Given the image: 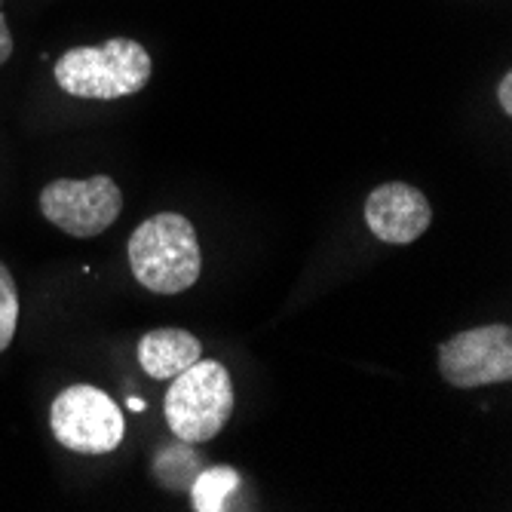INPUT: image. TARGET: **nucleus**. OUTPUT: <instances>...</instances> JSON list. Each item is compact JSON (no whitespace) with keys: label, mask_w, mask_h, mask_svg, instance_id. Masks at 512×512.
<instances>
[{"label":"nucleus","mask_w":512,"mask_h":512,"mask_svg":"<svg viewBox=\"0 0 512 512\" xmlns=\"http://www.w3.org/2000/svg\"><path fill=\"white\" fill-rule=\"evenodd\" d=\"M240 488V473L234 467H209L194 476L191 497L197 512H221L227 509V500Z\"/></svg>","instance_id":"9"},{"label":"nucleus","mask_w":512,"mask_h":512,"mask_svg":"<svg viewBox=\"0 0 512 512\" xmlns=\"http://www.w3.org/2000/svg\"><path fill=\"white\" fill-rule=\"evenodd\" d=\"M203 359V344L188 329H154L138 341V365L154 381H172Z\"/></svg>","instance_id":"8"},{"label":"nucleus","mask_w":512,"mask_h":512,"mask_svg":"<svg viewBox=\"0 0 512 512\" xmlns=\"http://www.w3.org/2000/svg\"><path fill=\"white\" fill-rule=\"evenodd\" d=\"M16 325H19V289L7 264L0 261V353L13 344Z\"/></svg>","instance_id":"10"},{"label":"nucleus","mask_w":512,"mask_h":512,"mask_svg":"<svg viewBox=\"0 0 512 512\" xmlns=\"http://www.w3.org/2000/svg\"><path fill=\"white\" fill-rule=\"evenodd\" d=\"M10 56H13V34H10L4 13H0V65L10 62Z\"/></svg>","instance_id":"12"},{"label":"nucleus","mask_w":512,"mask_h":512,"mask_svg":"<svg viewBox=\"0 0 512 512\" xmlns=\"http://www.w3.org/2000/svg\"><path fill=\"white\" fill-rule=\"evenodd\" d=\"M166 424L184 445L215 439L234 414V384L224 362L197 359L166 390Z\"/></svg>","instance_id":"3"},{"label":"nucleus","mask_w":512,"mask_h":512,"mask_svg":"<svg viewBox=\"0 0 512 512\" xmlns=\"http://www.w3.org/2000/svg\"><path fill=\"white\" fill-rule=\"evenodd\" d=\"M40 212L62 234L77 240L102 237L123 212V191L111 175L56 178L40 191Z\"/></svg>","instance_id":"5"},{"label":"nucleus","mask_w":512,"mask_h":512,"mask_svg":"<svg viewBox=\"0 0 512 512\" xmlns=\"http://www.w3.org/2000/svg\"><path fill=\"white\" fill-rule=\"evenodd\" d=\"M50 430L74 454H111L126 436L120 405L99 387L71 384L50 408Z\"/></svg>","instance_id":"4"},{"label":"nucleus","mask_w":512,"mask_h":512,"mask_svg":"<svg viewBox=\"0 0 512 512\" xmlns=\"http://www.w3.org/2000/svg\"><path fill=\"white\" fill-rule=\"evenodd\" d=\"M365 224L371 237H378L387 246H408L421 240L433 224V206L405 181L378 184L365 200Z\"/></svg>","instance_id":"7"},{"label":"nucleus","mask_w":512,"mask_h":512,"mask_svg":"<svg viewBox=\"0 0 512 512\" xmlns=\"http://www.w3.org/2000/svg\"><path fill=\"white\" fill-rule=\"evenodd\" d=\"M129 408H132V411H145V402L138 399V396H132V399H129Z\"/></svg>","instance_id":"13"},{"label":"nucleus","mask_w":512,"mask_h":512,"mask_svg":"<svg viewBox=\"0 0 512 512\" xmlns=\"http://www.w3.org/2000/svg\"><path fill=\"white\" fill-rule=\"evenodd\" d=\"M132 276L154 295L188 292L203 270V252L191 218L160 212L142 221L126 246Z\"/></svg>","instance_id":"1"},{"label":"nucleus","mask_w":512,"mask_h":512,"mask_svg":"<svg viewBox=\"0 0 512 512\" xmlns=\"http://www.w3.org/2000/svg\"><path fill=\"white\" fill-rule=\"evenodd\" d=\"M151 74V53L132 37H111L102 46H74L53 65L62 92L96 102L135 96L151 83Z\"/></svg>","instance_id":"2"},{"label":"nucleus","mask_w":512,"mask_h":512,"mask_svg":"<svg viewBox=\"0 0 512 512\" xmlns=\"http://www.w3.org/2000/svg\"><path fill=\"white\" fill-rule=\"evenodd\" d=\"M439 375L457 390L506 384L512 378V329L506 322H491L442 341Z\"/></svg>","instance_id":"6"},{"label":"nucleus","mask_w":512,"mask_h":512,"mask_svg":"<svg viewBox=\"0 0 512 512\" xmlns=\"http://www.w3.org/2000/svg\"><path fill=\"white\" fill-rule=\"evenodd\" d=\"M497 102H500V111L503 114H512V74L509 71L497 83Z\"/></svg>","instance_id":"11"}]
</instances>
